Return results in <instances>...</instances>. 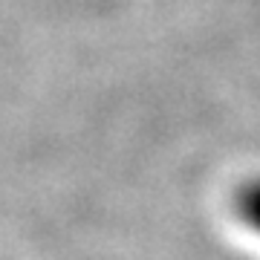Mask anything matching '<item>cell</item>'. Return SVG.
Returning a JSON list of instances; mask_svg holds the SVG:
<instances>
[{"label":"cell","instance_id":"1","mask_svg":"<svg viewBox=\"0 0 260 260\" xmlns=\"http://www.w3.org/2000/svg\"><path fill=\"white\" fill-rule=\"evenodd\" d=\"M234 208L243 223L260 234V179H249L246 185H240V191L234 197Z\"/></svg>","mask_w":260,"mask_h":260}]
</instances>
